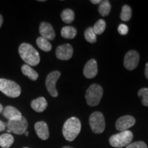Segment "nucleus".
Here are the masks:
<instances>
[{"instance_id": "obj_12", "label": "nucleus", "mask_w": 148, "mask_h": 148, "mask_svg": "<svg viewBox=\"0 0 148 148\" xmlns=\"http://www.w3.org/2000/svg\"><path fill=\"white\" fill-rule=\"evenodd\" d=\"M98 68L97 61L95 59H90L85 64L83 73L86 78L91 79L95 77L97 74Z\"/></svg>"}, {"instance_id": "obj_21", "label": "nucleus", "mask_w": 148, "mask_h": 148, "mask_svg": "<svg viewBox=\"0 0 148 148\" xmlns=\"http://www.w3.org/2000/svg\"><path fill=\"white\" fill-rule=\"evenodd\" d=\"M74 18H75V14L71 9H64L61 13V18L66 23H72L73 21Z\"/></svg>"}, {"instance_id": "obj_8", "label": "nucleus", "mask_w": 148, "mask_h": 148, "mask_svg": "<svg viewBox=\"0 0 148 148\" xmlns=\"http://www.w3.org/2000/svg\"><path fill=\"white\" fill-rule=\"evenodd\" d=\"M60 75V71H54L48 74L47 78H46V88H47L49 93L53 97H56L58 96V91L56 88V84Z\"/></svg>"}, {"instance_id": "obj_24", "label": "nucleus", "mask_w": 148, "mask_h": 148, "mask_svg": "<svg viewBox=\"0 0 148 148\" xmlns=\"http://www.w3.org/2000/svg\"><path fill=\"white\" fill-rule=\"evenodd\" d=\"M84 37L86 41L90 43H94L97 40L96 38V34L94 32L92 27H89L85 30L84 32Z\"/></svg>"}, {"instance_id": "obj_18", "label": "nucleus", "mask_w": 148, "mask_h": 148, "mask_svg": "<svg viewBox=\"0 0 148 148\" xmlns=\"http://www.w3.org/2000/svg\"><path fill=\"white\" fill-rule=\"evenodd\" d=\"M77 34V29L72 26H64L61 29V36L64 38L72 39Z\"/></svg>"}, {"instance_id": "obj_30", "label": "nucleus", "mask_w": 148, "mask_h": 148, "mask_svg": "<svg viewBox=\"0 0 148 148\" xmlns=\"http://www.w3.org/2000/svg\"><path fill=\"white\" fill-rule=\"evenodd\" d=\"M145 75L146 77V78L148 79V62L145 65Z\"/></svg>"}, {"instance_id": "obj_14", "label": "nucleus", "mask_w": 148, "mask_h": 148, "mask_svg": "<svg viewBox=\"0 0 148 148\" xmlns=\"http://www.w3.org/2000/svg\"><path fill=\"white\" fill-rule=\"evenodd\" d=\"M34 129L37 136L42 140H47L49 136V128L45 121H38L35 123Z\"/></svg>"}, {"instance_id": "obj_4", "label": "nucleus", "mask_w": 148, "mask_h": 148, "mask_svg": "<svg viewBox=\"0 0 148 148\" xmlns=\"http://www.w3.org/2000/svg\"><path fill=\"white\" fill-rule=\"evenodd\" d=\"M103 96V89L100 85L92 84L88 88L86 92V103L90 106H97Z\"/></svg>"}, {"instance_id": "obj_11", "label": "nucleus", "mask_w": 148, "mask_h": 148, "mask_svg": "<svg viewBox=\"0 0 148 148\" xmlns=\"http://www.w3.org/2000/svg\"><path fill=\"white\" fill-rule=\"evenodd\" d=\"M73 53V47L69 44H64L57 47L56 56L58 59L62 60H68L71 58Z\"/></svg>"}, {"instance_id": "obj_35", "label": "nucleus", "mask_w": 148, "mask_h": 148, "mask_svg": "<svg viewBox=\"0 0 148 148\" xmlns=\"http://www.w3.org/2000/svg\"><path fill=\"white\" fill-rule=\"evenodd\" d=\"M62 148H73V147H69V146H65V147H62Z\"/></svg>"}, {"instance_id": "obj_26", "label": "nucleus", "mask_w": 148, "mask_h": 148, "mask_svg": "<svg viewBox=\"0 0 148 148\" xmlns=\"http://www.w3.org/2000/svg\"><path fill=\"white\" fill-rule=\"evenodd\" d=\"M138 97L141 98V102L145 106H148V88H142L138 92Z\"/></svg>"}, {"instance_id": "obj_34", "label": "nucleus", "mask_w": 148, "mask_h": 148, "mask_svg": "<svg viewBox=\"0 0 148 148\" xmlns=\"http://www.w3.org/2000/svg\"><path fill=\"white\" fill-rule=\"evenodd\" d=\"M24 134H25V136H28L29 133H28V132H27V131H25V133H24Z\"/></svg>"}, {"instance_id": "obj_36", "label": "nucleus", "mask_w": 148, "mask_h": 148, "mask_svg": "<svg viewBox=\"0 0 148 148\" xmlns=\"http://www.w3.org/2000/svg\"><path fill=\"white\" fill-rule=\"evenodd\" d=\"M23 148H29V147H23Z\"/></svg>"}, {"instance_id": "obj_6", "label": "nucleus", "mask_w": 148, "mask_h": 148, "mask_svg": "<svg viewBox=\"0 0 148 148\" xmlns=\"http://www.w3.org/2000/svg\"><path fill=\"white\" fill-rule=\"evenodd\" d=\"M89 124L92 131L95 134L102 133L105 130L104 116L100 112H94L89 117Z\"/></svg>"}, {"instance_id": "obj_22", "label": "nucleus", "mask_w": 148, "mask_h": 148, "mask_svg": "<svg viewBox=\"0 0 148 148\" xmlns=\"http://www.w3.org/2000/svg\"><path fill=\"white\" fill-rule=\"evenodd\" d=\"M111 9L110 3L108 0L105 1H101V2L99 3V12L102 16H108Z\"/></svg>"}, {"instance_id": "obj_13", "label": "nucleus", "mask_w": 148, "mask_h": 148, "mask_svg": "<svg viewBox=\"0 0 148 148\" xmlns=\"http://www.w3.org/2000/svg\"><path fill=\"white\" fill-rule=\"evenodd\" d=\"M39 32L42 38L48 40H53L56 36L55 31L52 25L47 22H42L40 24Z\"/></svg>"}, {"instance_id": "obj_17", "label": "nucleus", "mask_w": 148, "mask_h": 148, "mask_svg": "<svg viewBox=\"0 0 148 148\" xmlns=\"http://www.w3.org/2000/svg\"><path fill=\"white\" fill-rule=\"evenodd\" d=\"M21 71L23 73L24 75L29 77V79L32 80H36L37 78L38 77V74L37 72L32 69L30 66L28 64H23L21 66Z\"/></svg>"}, {"instance_id": "obj_5", "label": "nucleus", "mask_w": 148, "mask_h": 148, "mask_svg": "<svg viewBox=\"0 0 148 148\" xmlns=\"http://www.w3.org/2000/svg\"><path fill=\"white\" fill-rule=\"evenodd\" d=\"M21 87L14 81L0 78V91L10 97H17L21 94Z\"/></svg>"}, {"instance_id": "obj_7", "label": "nucleus", "mask_w": 148, "mask_h": 148, "mask_svg": "<svg viewBox=\"0 0 148 148\" xmlns=\"http://www.w3.org/2000/svg\"><path fill=\"white\" fill-rule=\"evenodd\" d=\"M8 128L11 132L21 135L25 133L28 126L26 119L23 116L13 120H9L7 124Z\"/></svg>"}, {"instance_id": "obj_2", "label": "nucleus", "mask_w": 148, "mask_h": 148, "mask_svg": "<svg viewBox=\"0 0 148 148\" xmlns=\"http://www.w3.org/2000/svg\"><path fill=\"white\" fill-rule=\"evenodd\" d=\"M81 130V122L77 117H71L64 123L62 134L68 141H73L79 134Z\"/></svg>"}, {"instance_id": "obj_33", "label": "nucleus", "mask_w": 148, "mask_h": 148, "mask_svg": "<svg viewBox=\"0 0 148 148\" xmlns=\"http://www.w3.org/2000/svg\"><path fill=\"white\" fill-rule=\"evenodd\" d=\"M2 111H3V106H2V105L0 104V113H1Z\"/></svg>"}, {"instance_id": "obj_28", "label": "nucleus", "mask_w": 148, "mask_h": 148, "mask_svg": "<svg viewBox=\"0 0 148 148\" xmlns=\"http://www.w3.org/2000/svg\"><path fill=\"white\" fill-rule=\"evenodd\" d=\"M118 32L121 35H126L128 32V27L125 24H120L118 27Z\"/></svg>"}, {"instance_id": "obj_9", "label": "nucleus", "mask_w": 148, "mask_h": 148, "mask_svg": "<svg viewBox=\"0 0 148 148\" xmlns=\"http://www.w3.org/2000/svg\"><path fill=\"white\" fill-rule=\"evenodd\" d=\"M140 56L138 53L135 50H130L125 53L123 64L125 69L127 70H134L137 67L139 62Z\"/></svg>"}, {"instance_id": "obj_32", "label": "nucleus", "mask_w": 148, "mask_h": 148, "mask_svg": "<svg viewBox=\"0 0 148 148\" xmlns=\"http://www.w3.org/2000/svg\"><path fill=\"white\" fill-rule=\"evenodd\" d=\"M3 16H1V14H0V28H1V25H2V24H3Z\"/></svg>"}, {"instance_id": "obj_31", "label": "nucleus", "mask_w": 148, "mask_h": 148, "mask_svg": "<svg viewBox=\"0 0 148 148\" xmlns=\"http://www.w3.org/2000/svg\"><path fill=\"white\" fill-rule=\"evenodd\" d=\"M90 2L93 4H98V3H100L101 1V0H90Z\"/></svg>"}, {"instance_id": "obj_25", "label": "nucleus", "mask_w": 148, "mask_h": 148, "mask_svg": "<svg viewBox=\"0 0 148 148\" xmlns=\"http://www.w3.org/2000/svg\"><path fill=\"white\" fill-rule=\"evenodd\" d=\"M106 27V22H105L104 20L99 19L95 23V25L92 27V28H93L94 32H95L96 35H97L102 34V33L104 32Z\"/></svg>"}, {"instance_id": "obj_16", "label": "nucleus", "mask_w": 148, "mask_h": 148, "mask_svg": "<svg viewBox=\"0 0 148 148\" xmlns=\"http://www.w3.org/2000/svg\"><path fill=\"white\" fill-rule=\"evenodd\" d=\"M3 114L8 120H13L22 116V114L19 110L13 106H8L4 108Z\"/></svg>"}, {"instance_id": "obj_29", "label": "nucleus", "mask_w": 148, "mask_h": 148, "mask_svg": "<svg viewBox=\"0 0 148 148\" xmlns=\"http://www.w3.org/2000/svg\"><path fill=\"white\" fill-rule=\"evenodd\" d=\"M5 127H6V125H5V123L3 121L0 120V132L4 130L5 129Z\"/></svg>"}, {"instance_id": "obj_27", "label": "nucleus", "mask_w": 148, "mask_h": 148, "mask_svg": "<svg viewBox=\"0 0 148 148\" xmlns=\"http://www.w3.org/2000/svg\"><path fill=\"white\" fill-rule=\"evenodd\" d=\"M125 148H147V146L143 141H136L129 144Z\"/></svg>"}, {"instance_id": "obj_20", "label": "nucleus", "mask_w": 148, "mask_h": 148, "mask_svg": "<svg viewBox=\"0 0 148 148\" xmlns=\"http://www.w3.org/2000/svg\"><path fill=\"white\" fill-rule=\"evenodd\" d=\"M36 45H38V47H39L41 50L46 51V52L51 51V48H52L51 43L49 42V40L42 38V36L38 37L36 39Z\"/></svg>"}, {"instance_id": "obj_23", "label": "nucleus", "mask_w": 148, "mask_h": 148, "mask_svg": "<svg viewBox=\"0 0 148 148\" xmlns=\"http://www.w3.org/2000/svg\"><path fill=\"white\" fill-rule=\"evenodd\" d=\"M132 9L128 5H124L122 7L120 18L122 21H128L132 17Z\"/></svg>"}, {"instance_id": "obj_19", "label": "nucleus", "mask_w": 148, "mask_h": 148, "mask_svg": "<svg viewBox=\"0 0 148 148\" xmlns=\"http://www.w3.org/2000/svg\"><path fill=\"white\" fill-rule=\"evenodd\" d=\"M14 143V137L10 134H3L0 136V146L2 148H9Z\"/></svg>"}, {"instance_id": "obj_10", "label": "nucleus", "mask_w": 148, "mask_h": 148, "mask_svg": "<svg viewBox=\"0 0 148 148\" xmlns=\"http://www.w3.org/2000/svg\"><path fill=\"white\" fill-rule=\"evenodd\" d=\"M136 120L132 116L125 115L119 118L116 120L115 127L117 130L120 132L127 130L130 127H132L135 124Z\"/></svg>"}, {"instance_id": "obj_3", "label": "nucleus", "mask_w": 148, "mask_h": 148, "mask_svg": "<svg viewBox=\"0 0 148 148\" xmlns=\"http://www.w3.org/2000/svg\"><path fill=\"white\" fill-rule=\"evenodd\" d=\"M132 132L130 130H125L110 136L109 143L112 147L120 148L128 145L132 142Z\"/></svg>"}, {"instance_id": "obj_15", "label": "nucleus", "mask_w": 148, "mask_h": 148, "mask_svg": "<svg viewBox=\"0 0 148 148\" xmlns=\"http://www.w3.org/2000/svg\"><path fill=\"white\" fill-rule=\"evenodd\" d=\"M31 107L36 112H42L47 108V102L46 101L45 98H44L43 97H40L32 101Z\"/></svg>"}, {"instance_id": "obj_1", "label": "nucleus", "mask_w": 148, "mask_h": 148, "mask_svg": "<svg viewBox=\"0 0 148 148\" xmlns=\"http://www.w3.org/2000/svg\"><path fill=\"white\" fill-rule=\"evenodd\" d=\"M18 53L24 62L30 66H36L40 62L38 51L30 44L23 42L18 47Z\"/></svg>"}]
</instances>
